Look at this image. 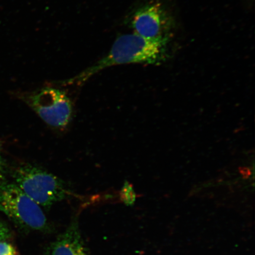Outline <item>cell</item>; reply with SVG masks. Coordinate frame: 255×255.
Segmentation results:
<instances>
[{
	"mask_svg": "<svg viewBox=\"0 0 255 255\" xmlns=\"http://www.w3.org/2000/svg\"><path fill=\"white\" fill-rule=\"evenodd\" d=\"M0 212L28 231L48 232L49 223L40 206L14 183L0 181Z\"/></svg>",
	"mask_w": 255,
	"mask_h": 255,
	"instance_id": "3957f363",
	"label": "cell"
},
{
	"mask_svg": "<svg viewBox=\"0 0 255 255\" xmlns=\"http://www.w3.org/2000/svg\"><path fill=\"white\" fill-rule=\"evenodd\" d=\"M0 255H18L12 245L5 241L0 242Z\"/></svg>",
	"mask_w": 255,
	"mask_h": 255,
	"instance_id": "ba28073f",
	"label": "cell"
},
{
	"mask_svg": "<svg viewBox=\"0 0 255 255\" xmlns=\"http://www.w3.org/2000/svg\"><path fill=\"white\" fill-rule=\"evenodd\" d=\"M121 197L124 202L128 205L133 203L135 200V193L133 191L131 186L128 183L124 184V186L121 191Z\"/></svg>",
	"mask_w": 255,
	"mask_h": 255,
	"instance_id": "52a82bcc",
	"label": "cell"
},
{
	"mask_svg": "<svg viewBox=\"0 0 255 255\" xmlns=\"http://www.w3.org/2000/svg\"><path fill=\"white\" fill-rule=\"evenodd\" d=\"M10 231L4 223L0 222V242L5 241L10 237Z\"/></svg>",
	"mask_w": 255,
	"mask_h": 255,
	"instance_id": "9c48e42d",
	"label": "cell"
},
{
	"mask_svg": "<svg viewBox=\"0 0 255 255\" xmlns=\"http://www.w3.org/2000/svg\"><path fill=\"white\" fill-rule=\"evenodd\" d=\"M19 98L50 127L65 128L71 121L72 102L61 89L46 87L23 92L19 95Z\"/></svg>",
	"mask_w": 255,
	"mask_h": 255,
	"instance_id": "277c9868",
	"label": "cell"
},
{
	"mask_svg": "<svg viewBox=\"0 0 255 255\" xmlns=\"http://www.w3.org/2000/svg\"><path fill=\"white\" fill-rule=\"evenodd\" d=\"M130 24L139 36L168 42L173 23L161 3L154 0L139 6L133 12Z\"/></svg>",
	"mask_w": 255,
	"mask_h": 255,
	"instance_id": "5b68a950",
	"label": "cell"
},
{
	"mask_svg": "<svg viewBox=\"0 0 255 255\" xmlns=\"http://www.w3.org/2000/svg\"><path fill=\"white\" fill-rule=\"evenodd\" d=\"M14 182L36 203L45 209L66 198L68 194L65 184L56 175L31 164L16 168L12 173Z\"/></svg>",
	"mask_w": 255,
	"mask_h": 255,
	"instance_id": "7a4b0ae2",
	"label": "cell"
},
{
	"mask_svg": "<svg viewBox=\"0 0 255 255\" xmlns=\"http://www.w3.org/2000/svg\"><path fill=\"white\" fill-rule=\"evenodd\" d=\"M50 255H87L77 223H72L52 243Z\"/></svg>",
	"mask_w": 255,
	"mask_h": 255,
	"instance_id": "8992f818",
	"label": "cell"
},
{
	"mask_svg": "<svg viewBox=\"0 0 255 255\" xmlns=\"http://www.w3.org/2000/svg\"><path fill=\"white\" fill-rule=\"evenodd\" d=\"M5 165L4 160L3 159L1 154H0V171L4 170Z\"/></svg>",
	"mask_w": 255,
	"mask_h": 255,
	"instance_id": "30bf717a",
	"label": "cell"
},
{
	"mask_svg": "<svg viewBox=\"0 0 255 255\" xmlns=\"http://www.w3.org/2000/svg\"><path fill=\"white\" fill-rule=\"evenodd\" d=\"M167 43L146 39L135 33L122 35L115 41L106 56L79 74L64 81V84L82 85L102 70L113 66L129 63L157 65L167 57Z\"/></svg>",
	"mask_w": 255,
	"mask_h": 255,
	"instance_id": "6da1fadb",
	"label": "cell"
}]
</instances>
